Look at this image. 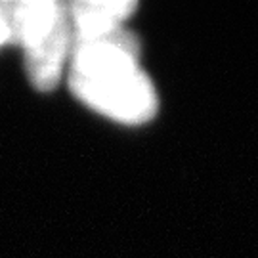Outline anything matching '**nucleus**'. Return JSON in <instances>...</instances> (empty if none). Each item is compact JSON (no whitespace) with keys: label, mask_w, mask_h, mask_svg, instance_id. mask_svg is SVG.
Masks as SVG:
<instances>
[{"label":"nucleus","mask_w":258,"mask_h":258,"mask_svg":"<svg viewBox=\"0 0 258 258\" xmlns=\"http://www.w3.org/2000/svg\"><path fill=\"white\" fill-rule=\"evenodd\" d=\"M67 81L84 105L122 124H144L159 109L155 86L140 65L138 38L124 27L73 40Z\"/></svg>","instance_id":"obj_1"},{"label":"nucleus","mask_w":258,"mask_h":258,"mask_svg":"<svg viewBox=\"0 0 258 258\" xmlns=\"http://www.w3.org/2000/svg\"><path fill=\"white\" fill-rule=\"evenodd\" d=\"M0 21L8 27L10 42L23 48L31 84L52 92L73 52L69 6L57 0H0Z\"/></svg>","instance_id":"obj_2"},{"label":"nucleus","mask_w":258,"mask_h":258,"mask_svg":"<svg viewBox=\"0 0 258 258\" xmlns=\"http://www.w3.org/2000/svg\"><path fill=\"white\" fill-rule=\"evenodd\" d=\"M136 8L138 4L128 0H79L69 4L73 40H90L119 31Z\"/></svg>","instance_id":"obj_3"},{"label":"nucleus","mask_w":258,"mask_h":258,"mask_svg":"<svg viewBox=\"0 0 258 258\" xmlns=\"http://www.w3.org/2000/svg\"><path fill=\"white\" fill-rule=\"evenodd\" d=\"M10 42V31H8V27L0 21V46L2 44H8Z\"/></svg>","instance_id":"obj_4"}]
</instances>
